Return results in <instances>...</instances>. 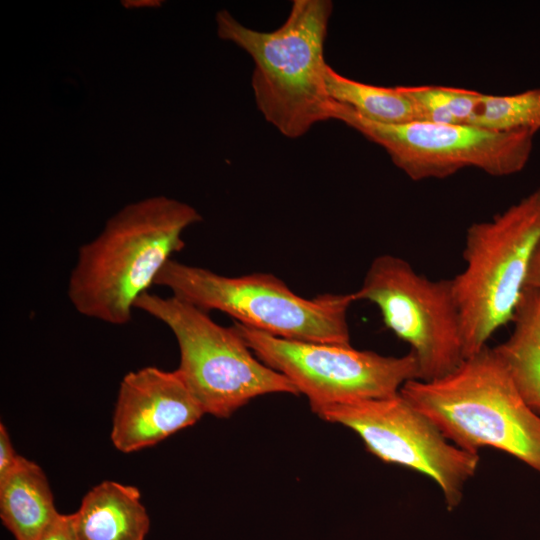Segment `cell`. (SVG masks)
<instances>
[{
	"label": "cell",
	"mask_w": 540,
	"mask_h": 540,
	"mask_svg": "<svg viewBox=\"0 0 540 540\" xmlns=\"http://www.w3.org/2000/svg\"><path fill=\"white\" fill-rule=\"evenodd\" d=\"M202 220L191 205L166 196L128 204L78 249L67 296L82 316L126 325L137 300L185 242L183 232Z\"/></svg>",
	"instance_id": "1"
},
{
	"label": "cell",
	"mask_w": 540,
	"mask_h": 540,
	"mask_svg": "<svg viewBox=\"0 0 540 540\" xmlns=\"http://www.w3.org/2000/svg\"><path fill=\"white\" fill-rule=\"evenodd\" d=\"M333 11L330 0H294L286 21L263 32L244 26L227 10L216 14L219 38L253 60L251 85L258 110L285 137L295 139L332 119L325 83L324 45Z\"/></svg>",
	"instance_id": "2"
},
{
	"label": "cell",
	"mask_w": 540,
	"mask_h": 540,
	"mask_svg": "<svg viewBox=\"0 0 540 540\" xmlns=\"http://www.w3.org/2000/svg\"><path fill=\"white\" fill-rule=\"evenodd\" d=\"M400 393L457 447L475 454L493 448L540 473V416L492 348L438 379L408 381Z\"/></svg>",
	"instance_id": "3"
},
{
	"label": "cell",
	"mask_w": 540,
	"mask_h": 540,
	"mask_svg": "<svg viewBox=\"0 0 540 540\" xmlns=\"http://www.w3.org/2000/svg\"><path fill=\"white\" fill-rule=\"evenodd\" d=\"M155 285L204 311L218 310L271 336L315 343L350 344L348 309L353 293H325L312 299L294 293L270 273L238 277L170 259Z\"/></svg>",
	"instance_id": "4"
},
{
	"label": "cell",
	"mask_w": 540,
	"mask_h": 540,
	"mask_svg": "<svg viewBox=\"0 0 540 540\" xmlns=\"http://www.w3.org/2000/svg\"><path fill=\"white\" fill-rule=\"evenodd\" d=\"M540 242V187L465 235L464 269L451 278L465 358L512 322Z\"/></svg>",
	"instance_id": "5"
},
{
	"label": "cell",
	"mask_w": 540,
	"mask_h": 540,
	"mask_svg": "<svg viewBox=\"0 0 540 540\" xmlns=\"http://www.w3.org/2000/svg\"><path fill=\"white\" fill-rule=\"evenodd\" d=\"M174 334L180 352L175 370L205 414L227 418L250 400L271 393L298 395L291 381L260 361L234 326L174 296L149 291L136 302Z\"/></svg>",
	"instance_id": "6"
},
{
	"label": "cell",
	"mask_w": 540,
	"mask_h": 540,
	"mask_svg": "<svg viewBox=\"0 0 540 540\" xmlns=\"http://www.w3.org/2000/svg\"><path fill=\"white\" fill-rule=\"evenodd\" d=\"M332 119L381 146L413 181L444 179L465 168L494 177L510 176L525 168L533 149L534 135L527 132H495L470 124L425 121L383 124L335 101Z\"/></svg>",
	"instance_id": "7"
},
{
	"label": "cell",
	"mask_w": 540,
	"mask_h": 540,
	"mask_svg": "<svg viewBox=\"0 0 540 540\" xmlns=\"http://www.w3.org/2000/svg\"><path fill=\"white\" fill-rule=\"evenodd\" d=\"M355 301L379 309L385 326L410 346L419 379L443 377L464 360L461 317L451 279L431 280L405 259L382 254L370 264Z\"/></svg>",
	"instance_id": "8"
},
{
	"label": "cell",
	"mask_w": 540,
	"mask_h": 540,
	"mask_svg": "<svg viewBox=\"0 0 540 540\" xmlns=\"http://www.w3.org/2000/svg\"><path fill=\"white\" fill-rule=\"evenodd\" d=\"M233 326L260 361L287 377L308 398L313 412L394 395L408 381L419 379L418 363L410 351L384 356L351 345L283 339L235 321Z\"/></svg>",
	"instance_id": "9"
},
{
	"label": "cell",
	"mask_w": 540,
	"mask_h": 540,
	"mask_svg": "<svg viewBox=\"0 0 540 540\" xmlns=\"http://www.w3.org/2000/svg\"><path fill=\"white\" fill-rule=\"evenodd\" d=\"M314 413L325 421L354 431L366 449L383 462L431 478L440 488L449 511L462 502L466 485L480 463L479 454L448 441L400 392L331 405Z\"/></svg>",
	"instance_id": "10"
},
{
	"label": "cell",
	"mask_w": 540,
	"mask_h": 540,
	"mask_svg": "<svg viewBox=\"0 0 540 540\" xmlns=\"http://www.w3.org/2000/svg\"><path fill=\"white\" fill-rule=\"evenodd\" d=\"M204 414L175 370L143 367L120 383L111 441L123 453L139 451L195 424Z\"/></svg>",
	"instance_id": "11"
},
{
	"label": "cell",
	"mask_w": 540,
	"mask_h": 540,
	"mask_svg": "<svg viewBox=\"0 0 540 540\" xmlns=\"http://www.w3.org/2000/svg\"><path fill=\"white\" fill-rule=\"evenodd\" d=\"M74 514L82 540H144L150 526L140 491L112 480L90 489Z\"/></svg>",
	"instance_id": "12"
},
{
	"label": "cell",
	"mask_w": 540,
	"mask_h": 540,
	"mask_svg": "<svg viewBox=\"0 0 540 540\" xmlns=\"http://www.w3.org/2000/svg\"><path fill=\"white\" fill-rule=\"evenodd\" d=\"M60 516L41 467L20 455L0 479V517L15 540H39Z\"/></svg>",
	"instance_id": "13"
},
{
	"label": "cell",
	"mask_w": 540,
	"mask_h": 540,
	"mask_svg": "<svg viewBox=\"0 0 540 540\" xmlns=\"http://www.w3.org/2000/svg\"><path fill=\"white\" fill-rule=\"evenodd\" d=\"M511 335L493 351L527 404L540 416V295L525 289Z\"/></svg>",
	"instance_id": "14"
},
{
	"label": "cell",
	"mask_w": 540,
	"mask_h": 540,
	"mask_svg": "<svg viewBox=\"0 0 540 540\" xmlns=\"http://www.w3.org/2000/svg\"><path fill=\"white\" fill-rule=\"evenodd\" d=\"M325 83L331 100L368 120L383 124L418 120L412 103L399 86L383 87L353 80L329 65L325 71Z\"/></svg>",
	"instance_id": "15"
},
{
	"label": "cell",
	"mask_w": 540,
	"mask_h": 540,
	"mask_svg": "<svg viewBox=\"0 0 540 540\" xmlns=\"http://www.w3.org/2000/svg\"><path fill=\"white\" fill-rule=\"evenodd\" d=\"M467 124L495 132L540 130V88L510 95L482 94L479 108Z\"/></svg>",
	"instance_id": "16"
},
{
	"label": "cell",
	"mask_w": 540,
	"mask_h": 540,
	"mask_svg": "<svg viewBox=\"0 0 540 540\" xmlns=\"http://www.w3.org/2000/svg\"><path fill=\"white\" fill-rule=\"evenodd\" d=\"M412 103L417 121L467 124L481 103V92L447 86H399Z\"/></svg>",
	"instance_id": "17"
},
{
	"label": "cell",
	"mask_w": 540,
	"mask_h": 540,
	"mask_svg": "<svg viewBox=\"0 0 540 540\" xmlns=\"http://www.w3.org/2000/svg\"><path fill=\"white\" fill-rule=\"evenodd\" d=\"M39 540H82L77 529L75 514H60Z\"/></svg>",
	"instance_id": "18"
},
{
	"label": "cell",
	"mask_w": 540,
	"mask_h": 540,
	"mask_svg": "<svg viewBox=\"0 0 540 540\" xmlns=\"http://www.w3.org/2000/svg\"><path fill=\"white\" fill-rule=\"evenodd\" d=\"M20 455L16 453L6 426L0 424V479L17 463Z\"/></svg>",
	"instance_id": "19"
},
{
	"label": "cell",
	"mask_w": 540,
	"mask_h": 540,
	"mask_svg": "<svg viewBox=\"0 0 540 540\" xmlns=\"http://www.w3.org/2000/svg\"><path fill=\"white\" fill-rule=\"evenodd\" d=\"M525 289L533 290L540 295V242L530 262L525 281Z\"/></svg>",
	"instance_id": "20"
}]
</instances>
